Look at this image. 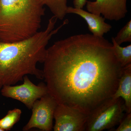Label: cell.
<instances>
[{
    "label": "cell",
    "instance_id": "obj_16",
    "mask_svg": "<svg viewBox=\"0 0 131 131\" xmlns=\"http://www.w3.org/2000/svg\"><path fill=\"white\" fill-rule=\"evenodd\" d=\"M87 0H74L73 4L74 7L83 8L86 5Z\"/></svg>",
    "mask_w": 131,
    "mask_h": 131
},
{
    "label": "cell",
    "instance_id": "obj_7",
    "mask_svg": "<svg viewBox=\"0 0 131 131\" xmlns=\"http://www.w3.org/2000/svg\"><path fill=\"white\" fill-rule=\"evenodd\" d=\"M88 115L80 110L58 104L54 111V131H84Z\"/></svg>",
    "mask_w": 131,
    "mask_h": 131
},
{
    "label": "cell",
    "instance_id": "obj_11",
    "mask_svg": "<svg viewBox=\"0 0 131 131\" xmlns=\"http://www.w3.org/2000/svg\"><path fill=\"white\" fill-rule=\"evenodd\" d=\"M44 6L49 8L54 16L58 19L64 18L66 15L68 6V0H39Z\"/></svg>",
    "mask_w": 131,
    "mask_h": 131
},
{
    "label": "cell",
    "instance_id": "obj_3",
    "mask_svg": "<svg viewBox=\"0 0 131 131\" xmlns=\"http://www.w3.org/2000/svg\"><path fill=\"white\" fill-rule=\"evenodd\" d=\"M44 6L39 0H0V40L17 42L37 33Z\"/></svg>",
    "mask_w": 131,
    "mask_h": 131
},
{
    "label": "cell",
    "instance_id": "obj_13",
    "mask_svg": "<svg viewBox=\"0 0 131 131\" xmlns=\"http://www.w3.org/2000/svg\"><path fill=\"white\" fill-rule=\"evenodd\" d=\"M21 111L15 108L9 110L5 117L0 119V127L5 131L10 130L20 119Z\"/></svg>",
    "mask_w": 131,
    "mask_h": 131
},
{
    "label": "cell",
    "instance_id": "obj_9",
    "mask_svg": "<svg viewBox=\"0 0 131 131\" xmlns=\"http://www.w3.org/2000/svg\"><path fill=\"white\" fill-rule=\"evenodd\" d=\"M67 13L68 14L77 15L84 19L87 22L90 31L95 37H103V35L112 29V26L105 22V19L104 17L87 12L83 8L68 6Z\"/></svg>",
    "mask_w": 131,
    "mask_h": 131
},
{
    "label": "cell",
    "instance_id": "obj_10",
    "mask_svg": "<svg viewBox=\"0 0 131 131\" xmlns=\"http://www.w3.org/2000/svg\"><path fill=\"white\" fill-rule=\"evenodd\" d=\"M112 98H122L126 112L131 113V64L123 68L117 89Z\"/></svg>",
    "mask_w": 131,
    "mask_h": 131
},
{
    "label": "cell",
    "instance_id": "obj_2",
    "mask_svg": "<svg viewBox=\"0 0 131 131\" xmlns=\"http://www.w3.org/2000/svg\"><path fill=\"white\" fill-rule=\"evenodd\" d=\"M57 20L53 15L45 30L26 39L12 42L0 40V90L4 86L22 81L26 75L43 79V71L38 69L37 64L44 62L52 37L69 23L66 19L55 28Z\"/></svg>",
    "mask_w": 131,
    "mask_h": 131
},
{
    "label": "cell",
    "instance_id": "obj_6",
    "mask_svg": "<svg viewBox=\"0 0 131 131\" xmlns=\"http://www.w3.org/2000/svg\"><path fill=\"white\" fill-rule=\"evenodd\" d=\"M58 103L49 93L37 100L32 108L31 116L23 127V131L38 128L43 131H51L53 129L54 111Z\"/></svg>",
    "mask_w": 131,
    "mask_h": 131
},
{
    "label": "cell",
    "instance_id": "obj_12",
    "mask_svg": "<svg viewBox=\"0 0 131 131\" xmlns=\"http://www.w3.org/2000/svg\"><path fill=\"white\" fill-rule=\"evenodd\" d=\"M112 42L115 57L122 67L131 64V45L122 47L115 41L112 38Z\"/></svg>",
    "mask_w": 131,
    "mask_h": 131
},
{
    "label": "cell",
    "instance_id": "obj_4",
    "mask_svg": "<svg viewBox=\"0 0 131 131\" xmlns=\"http://www.w3.org/2000/svg\"><path fill=\"white\" fill-rule=\"evenodd\" d=\"M125 103L122 98H110L88 115L84 131L113 129L119 124L125 115Z\"/></svg>",
    "mask_w": 131,
    "mask_h": 131
},
{
    "label": "cell",
    "instance_id": "obj_15",
    "mask_svg": "<svg viewBox=\"0 0 131 131\" xmlns=\"http://www.w3.org/2000/svg\"><path fill=\"white\" fill-rule=\"evenodd\" d=\"M115 131H131V113H126Z\"/></svg>",
    "mask_w": 131,
    "mask_h": 131
},
{
    "label": "cell",
    "instance_id": "obj_17",
    "mask_svg": "<svg viewBox=\"0 0 131 131\" xmlns=\"http://www.w3.org/2000/svg\"><path fill=\"white\" fill-rule=\"evenodd\" d=\"M0 131H4V130H3L2 128H1V127H0Z\"/></svg>",
    "mask_w": 131,
    "mask_h": 131
},
{
    "label": "cell",
    "instance_id": "obj_14",
    "mask_svg": "<svg viewBox=\"0 0 131 131\" xmlns=\"http://www.w3.org/2000/svg\"><path fill=\"white\" fill-rule=\"evenodd\" d=\"M114 39L118 44L125 42H131V20H130L119 31Z\"/></svg>",
    "mask_w": 131,
    "mask_h": 131
},
{
    "label": "cell",
    "instance_id": "obj_1",
    "mask_svg": "<svg viewBox=\"0 0 131 131\" xmlns=\"http://www.w3.org/2000/svg\"><path fill=\"white\" fill-rule=\"evenodd\" d=\"M43 63L48 93L87 115L112 98L124 68L112 43L89 34L54 42Z\"/></svg>",
    "mask_w": 131,
    "mask_h": 131
},
{
    "label": "cell",
    "instance_id": "obj_8",
    "mask_svg": "<svg viewBox=\"0 0 131 131\" xmlns=\"http://www.w3.org/2000/svg\"><path fill=\"white\" fill-rule=\"evenodd\" d=\"M88 12L101 15L110 20L118 21L124 18L127 13V0L87 1Z\"/></svg>",
    "mask_w": 131,
    "mask_h": 131
},
{
    "label": "cell",
    "instance_id": "obj_5",
    "mask_svg": "<svg viewBox=\"0 0 131 131\" xmlns=\"http://www.w3.org/2000/svg\"><path fill=\"white\" fill-rule=\"evenodd\" d=\"M21 85H7L1 90L2 96L19 101L29 110H31L37 100L48 94L46 83H40L35 85L31 81L27 75L23 78Z\"/></svg>",
    "mask_w": 131,
    "mask_h": 131
}]
</instances>
